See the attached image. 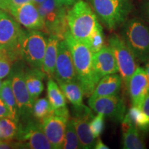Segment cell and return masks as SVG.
I'll list each match as a JSON object with an SVG mask.
<instances>
[{
    "mask_svg": "<svg viewBox=\"0 0 149 149\" xmlns=\"http://www.w3.org/2000/svg\"><path fill=\"white\" fill-rule=\"evenodd\" d=\"M64 40L71 53L78 83L84 95L90 97L97 84L93 70V53L86 44L75 40L68 29L64 33Z\"/></svg>",
    "mask_w": 149,
    "mask_h": 149,
    "instance_id": "1",
    "label": "cell"
},
{
    "mask_svg": "<svg viewBox=\"0 0 149 149\" xmlns=\"http://www.w3.org/2000/svg\"><path fill=\"white\" fill-rule=\"evenodd\" d=\"M66 17L72 36L88 46L93 32L100 24L92 7L84 0H78L67 11Z\"/></svg>",
    "mask_w": 149,
    "mask_h": 149,
    "instance_id": "2",
    "label": "cell"
},
{
    "mask_svg": "<svg viewBox=\"0 0 149 149\" xmlns=\"http://www.w3.org/2000/svg\"><path fill=\"white\" fill-rule=\"evenodd\" d=\"M90 2L98 19L110 30L122 25L133 8L131 0H90Z\"/></svg>",
    "mask_w": 149,
    "mask_h": 149,
    "instance_id": "3",
    "label": "cell"
},
{
    "mask_svg": "<svg viewBox=\"0 0 149 149\" xmlns=\"http://www.w3.org/2000/svg\"><path fill=\"white\" fill-rule=\"evenodd\" d=\"M122 38L141 62L149 61V27L137 18L126 20L122 24Z\"/></svg>",
    "mask_w": 149,
    "mask_h": 149,
    "instance_id": "4",
    "label": "cell"
},
{
    "mask_svg": "<svg viewBox=\"0 0 149 149\" xmlns=\"http://www.w3.org/2000/svg\"><path fill=\"white\" fill-rule=\"evenodd\" d=\"M46 45L47 38L42 31H25L20 42L19 55L31 67L42 70Z\"/></svg>",
    "mask_w": 149,
    "mask_h": 149,
    "instance_id": "5",
    "label": "cell"
},
{
    "mask_svg": "<svg viewBox=\"0 0 149 149\" xmlns=\"http://www.w3.org/2000/svg\"><path fill=\"white\" fill-rule=\"evenodd\" d=\"M37 7L44 22V31L63 40L68 29L66 7L58 4L55 0H46Z\"/></svg>",
    "mask_w": 149,
    "mask_h": 149,
    "instance_id": "6",
    "label": "cell"
},
{
    "mask_svg": "<svg viewBox=\"0 0 149 149\" xmlns=\"http://www.w3.org/2000/svg\"><path fill=\"white\" fill-rule=\"evenodd\" d=\"M24 31L19 24L8 13L0 10V51L13 59L19 55V48Z\"/></svg>",
    "mask_w": 149,
    "mask_h": 149,
    "instance_id": "7",
    "label": "cell"
},
{
    "mask_svg": "<svg viewBox=\"0 0 149 149\" xmlns=\"http://www.w3.org/2000/svg\"><path fill=\"white\" fill-rule=\"evenodd\" d=\"M109 47L114 54L118 72L126 86H128L130 78L137 68L135 57L123 40L122 37L113 34L109 38Z\"/></svg>",
    "mask_w": 149,
    "mask_h": 149,
    "instance_id": "8",
    "label": "cell"
},
{
    "mask_svg": "<svg viewBox=\"0 0 149 149\" xmlns=\"http://www.w3.org/2000/svg\"><path fill=\"white\" fill-rule=\"evenodd\" d=\"M18 125L15 146L30 149H51L52 146L44 133L40 123L29 119Z\"/></svg>",
    "mask_w": 149,
    "mask_h": 149,
    "instance_id": "9",
    "label": "cell"
},
{
    "mask_svg": "<svg viewBox=\"0 0 149 149\" xmlns=\"http://www.w3.org/2000/svg\"><path fill=\"white\" fill-rule=\"evenodd\" d=\"M9 77L15 97L19 121L28 120L32 115L34 102L30 95L26 84L24 69L21 66H15Z\"/></svg>",
    "mask_w": 149,
    "mask_h": 149,
    "instance_id": "10",
    "label": "cell"
},
{
    "mask_svg": "<svg viewBox=\"0 0 149 149\" xmlns=\"http://www.w3.org/2000/svg\"><path fill=\"white\" fill-rule=\"evenodd\" d=\"M88 102L93 111L116 122H122L126 115L125 102L117 94L89 99Z\"/></svg>",
    "mask_w": 149,
    "mask_h": 149,
    "instance_id": "11",
    "label": "cell"
},
{
    "mask_svg": "<svg viewBox=\"0 0 149 149\" xmlns=\"http://www.w3.org/2000/svg\"><path fill=\"white\" fill-rule=\"evenodd\" d=\"M54 77L57 81H77L71 53L64 39L58 44Z\"/></svg>",
    "mask_w": 149,
    "mask_h": 149,
    "instance_id": "12",
    "label": "cell"
},
{
    "mask_svg": "<svg viewBox=\"0 0 149 149\" xmlns=\"http://www.w3.org/2000/svg\"><path fill=\"white\" fill-rule=\"evenodd\" d=\"M68 119L59 115H51L41 120V127L52 148L60 149L62 147Z\"/></svg>",
    "mask_w": 149,
    "mask_h": 149,
    "instance_id": "13",
    "label": "cell"
},
{
    "mask_svg": "<svg viewBox=\"0 0 149 149\" xmlns=\"http://www.w3.org/2000/svg\"><path fill=\"white\" fill-rule=\"evenodd\" d=\"M20 25L28 30H44V22L37 7L32 2L23 4L8 13Z\"/></svg>",
    "mask_w": 149,
    "mask_h": 149,
    "instance_id": "14",
    "label": "cell"
},
{
    "mask_svg": "<svg viewBox=\"0 0 149 149\" xmlns=\"http://www.w3.org/2000/svg\"><path fill=\"white\" fill-rule=\"evenodd\" d=\"M92 65L95 77L97 82L107 74L118 72L114 54L109 46H104L100 51L93 53Z\"/></svg>",
    "mask_w": 149,
    "mask_h": 149,
    "instance_id": "15",
    "label": "cell"
},
{
    "mask_svg": "<svg viewBox=\"0 0 149 149\" xmlns=\"http://www.w3.org/2000/svg\"><path fill=\"white\" fill-rule=\"evenodd\" d=\"M127 88L132 106L140 107L145 97L149 93V80L146 70L142 67H137L130 78Z\"/></svg>",
    "mask_w": 149,
    "mask_h": 149,
    "instance_id": "16",
    "label": "cell"
},
{
    "mask_svg": "<svg viewBox=\"0 0 149 149\" xmlns=\"http://www.w3.org/2000/svg\"><path fill=\"white\" fill-rule=\"evenodd\" d=\"M122 146L124 149H144L146 144L139 135V130L126 113L122 121Z\"/></svg>",
    "mask_w": 149,
    "mask_h": 149,
    "instance_id": "17",
    "label": "cell"
},
{
    "mask_svg": "<svg viewBox=\"0 0 149 149\" xmlns=\"http://www.w3.org/2000/svg\"><path fill=\"white\" fill-rule=\"evenodd\" d=\"M47 97L54 111V115L69 118V113L66 107V101L64 93L58 84L49 78L47 82Z\"/></svg>",
    "mask_w": 149,
    "mask_h": 149,
    "instance_id": "18",
    "label": "cell"
},
{
    "mask_svg": "<svg viewBox=\"0 0 149 149\" xmlns=\"http://www.w3.org/2000/svg\"><path fill=\"white\" fill-rule=\"evenodd\" d=\"M122 84V78L117 73L107 74L99 80L89 99L118 94Z\"/></svg>",
    "mask_w": 149,
    "mask_h": 149,
    "instance_id": "19",
    "label": "cell"
},
{
    "mask_svg": "<svg viewBox=\"0 0 149 149\" xmlns=\"http://www.w3.org/2000/svg\"><path fill=\"white\" fill-rule=\"evenodd\" d=\"M46 74L42 70L32 68L24 69V78L26 87L31 98L35 102L44 91L43 79Z\"/></svg>",
    "mask_w": 149,
    "mask_h": 149,
    "instance_id": "20",
    "label": "cell"
},
{
    "mask_svg": "<svg viewBox=\"0 0 149 149\" xmlns=\"http://www.w3.org/2000/svg\"><path fill=\"white\" fill-rule=\"evenodd\" d=\"M91 119L89 117L77 116H74L72 118L81 148H94L96 139L93 137L89 126Z\"/></svg>",
    "mask_w": 149,
    "mask_h": 149,
    "instance_id": "21",
    "label": "cell"
},
{
    "mask_svg": "<svg viewBox=\"0 0 149 149\" xmlns=\"http://www.w3.org/2000/svg\"><path fill=\"white\" fill-rule=\"evenodd\" d=\"M60 39L53 35H49L47 38V45L44 59H43L42 70L46 75L54 76L55 63L57 56V48Z\"/></svg>",
    "mask_w": 149,
    "mask_h": 149,
    "instance_id": "22",
    "label": "cell"
},
{
    "mask_svg": "<svg viewBox=\"0 0 149 149\" xmlns=\"http://www.w3.org/2000/svg\"><path fill=\"white\" fill-rule=\"evenodd\" d=\"M59 88L64 93L65 97L72 104L74 109L83 105V97L84 95L81 86L77 81H57Z\"/></svg>",
    "mask_w": 149,
    "mask_h": 149,
    "instance_id": "23",
    "label": "cell"
},
{
    "mask_svg": "<svg viewBox=\"0 0 149 149\" xmlns=\"http://www.w3.org/2000/svg\"><path fill=\"white\" fill-rule=\"evenodd\" d=\"M0 97L3 100V103L6 106L10 115V119L18 123L19 122L17 107L10 77L6 79L2 82V86L0 89Z\"/></svg>",
    "mask_w": 149,
    "mask_h": 149,
    "instance_id": "24",
    "label": "cell"
},
{
    "mask_svg": "<svg viewBox=\"0 0 149 149\" xmlns=\"http://www.w3.org/2000/svg\"><path fill=\"white\" fill-rule=\"evenodd\" d=\"M63 149H78L81 148L79 139H78L75 128H74L72 119H68L67 122L64 142H63Z\"/></svg>",
    "mask_w": 149,
    "mask_h": 149,
    "instance_id": "25",
    "label": "cell"
},
{
    "mask_svg": "<svg viewBox=\"0 0 149 149\" xmlns=\"http://www.w3.org/2000/svg\"><path fill=\"white\" fill-rule=\"evenodd\" d=\"M18 129V123L9 117L0 118V134L1 139L10 141L15 138Z\"/></svg>",
    "mask_w": 149,
    "mask_h": 149,
    "instance_id": "26",
    "label": "cell"
},
{
    "mask_svg": "<svg viewBox=\"0 0 149 149\" xmlns=\"http://www.w3.org/2000/svg\"><path fill=\"white\" fill-rule=\"evenodd\" d=\"M32 115L36 120H42L45 117L54 115L51 104L46 98H37L33 104Z\"/></svg>",
    "mask_w": 149,
    "mask_h": 149,
    "instance_id": "27",
    "label": "cell"
},
{
    "mask_svg": "<svg viewBox=\"0 0 149 149\" xmlns=\"http://www.w3.org/2000/svg\"><path fill=\"white\" fill-rule=\"evenodd\" d=\"M127 114L138 130L141 131H149V120L138 107L132 106Z\"/></svg>",
    "mask_w": 149,
    "mask_h": 149,
    "instance_id": "28",
    "label": "cell"
},
{
    "mask_svg": "<svg viewBox=\"0 0 149 149\" xmlns=\"http://www.w3.org/2000/svg\"><path fill=\"white\" fill-rule=\"evenodd\" d=\"M104 46V35L103 28L101 24L98 26L93 32L90 40L88 44V46L91 48L93 53L100 51Z\"/></svg>",
    "mask_w": 149,
    "mask_h": 149,
    "instance_id": "29",
    "label": "cell"
},
{
    "mask_svg": "<svg viewBox=\"0 0 149 149\" xmlns=\"http://www.w3.org/2000/svg\"><path fill=\"white\" fill-rule=\"evenodd\" d=\"M104 115L99 114L93 116L89 121V126L95 138H98L102 133L104 128Z\"/></svg>",
    "mask_w": 149,
    "mask_h": 149,
    "instance_id": "30",
    "label": "cell"
},
{
    "mask_svg": "<svg viewBox=\"0 0 149 149\" xmlns=\"http://www.w3.org/2000/svg\"><path fill=\"white\" fill-rule=\"evenodd\" d=\"M13 61L8 54L3 51H0V79L6 77L10 74L12 68V61Z\"/></svg>",
    "mask_w": 149,
    "mask_h": 149,
    "instance_id": "31",
    "label": "cell"
},
{
    "mask_svg": "<svg viewBox=\"0 0 149 149\" xmlns=\"http://www.w3.org/2000/svg\"><path fill=\"white\" fill-rule=\"evenodd\" d=\"M29 2H32V0H1L0 8L9 13L13 9Z\"/></svg>",
    "mask_w": 149,
    "mask_h": 149,
    "instance_id": "32",
    "label": "cell"
},
{
    "mask_svg": "<svg viewBox=\"0 0 149 149\" xmlns=\"http://www.w3.org/2000/svg\"><path fill=\"white\" fill-rule=\"evenodd\" d=\"M143 111V113L146 115L149 120V93L145 97L144 101L141 104V107H139Z\"/></svg>",
    "mask_w": 149,
    "mask_h": 149,
    "instance_id": "33",
    "label": "cell"
},
{
    "mask_svg": "<svg viewBox=\"0 0 149 149\" xmlns=\"http://www.w3.org/2000/svg\"><path fill=\"white\" fill-rule=\"evenodd\" d=\"M1 117H9V118H10V115L6 106L5 105L3 100L0 97V118Z\"/></svg>",
    "mask_w": 149,
    "mask_h": 149,
    "instance_id": "34",
    "label": "cell"
},
{
    "mask_svg": "<svg viewBox=\"0 0 149 149\" xmlns=\"http://www.w3.org/2000/svg\"><path fill=\"white\" fill-rule=\"evenodd\" d=\"M58 4L64 7L72 6L74 3H76L78 0H55Z\"/></svg>",
    "mask_w": 149,
    "mask_h": 149,
    "instance_id": "35",
    "label": "cell"
},
{
    "mask_svg": "<svg viewBox=\"0 0 149 149\" xmlns=\"http://www.w3.org/2000/svg\"><path fill=\"white\" fill-rule=\"evenodd\" d=\"M94 148L109 149V147H108L105 144H104V142L102 141L101 139H98L97 140L95 141V146H94Z\"/></svg>",
    "mask_w": 149,
    "mask_h": 149,
    "instance_id": "36",
    "label": "cell"
},
{
    "mask_svg": "<svg viewBox=\"0 0 149 149\" xmlns=\"http://www.w3.org/2000/svg\"><path fill=\"white\" fill-rule=\"evenodd\" d=\"M46 0H32V3H34V4L36 6H38L42 4V3H44Z\"/></svg>",
    "mask_w": 149,
    "mask_h": 149,
    "instance_id": "37",
    "label": "cell"
},
{
    "mask_svg": "<svg viewBox=\"0 0 149 149\" xmlns=\"http://www.w3.org/2000/svg\"><path fill=\"white\" fill-rule=\"evenodd\" d=\"M145 13H146L147 19H148L149 21V1H148L146 3V6H145Z\"/></svg>",
    "mask_w": 149,
    "mask_h": 149,
    "instance_id": "38",
    "label": "cell"
},
{
    "mask_svg": "<svg viewBox=\"0 0 149 149\" xmlns=\"http://www.w3.org/2000/svg\"><path fill=\"white\" fill-rule=\"evenodd\" d=\"M145 70H146L147 76H148V80H149V61H147V64L146 65V67H145Z\"/></svg>",
    "mask_w": 149,
    "mask_h": 149,
    "instance_id": "39",
    "label": "cell"
},
{
    "mask_svg": "<svg viewBox=\"0 0 149 149\" xmlns=\"http://www.w3.org/2000/svg\"><path fill=\"white\" fill-rule=\"evenodd\" d=\"M1 86H2V81H1V79H0V89L1 88Z\"/></svg>",
    "mask_w": 149,
    "mask_h": 149,
    "instance_id": "40",
    "label": "cell"
},
{
    "mask_svg": "<svg viewBox=\"0 0 149 149\" xmlns=\"http://www.w3.org/2000/svg\"><path fill=\"white\" fill-rule=\"evenodd\" d=\"M0 139H1V134H0Z\"/></svg>",
    "mask_w": 149,
    "mask_h": 149,
    "instance_id": "41",
    "label": "cell"
},
{
    "mask_svg": "<svg viewBox=\"0 0 149 149\" xmlns=\"http://www.w3.org/2000/svg\"><path fill=\"white\" fill-rule=\"evenodd\" d=\"M0 10H1V8H0Z\"/></svg>",
    "mask_w": 149,
    "mask_h": 149,
    "instance_id": "42",
    "label": "cell"
},
{
    "mask_svg": "<svg viewBox=\"0 0 149 149\" xmlns=\"http://www.w3.org/2000/svg\"><path fill=\"white\" fill-rule=\"evenodd\" d=\"M0 140H1V139H0Z\"/></svg>",
    "mask_w": 149,
    "mask_h": 149,
    "instance_id": "43",
    "label": "cell"
},
{
    "mask_svg": "<svg viewBox=\"0 0 149 149\" xmlns=\"http://www.w3.org/2000/svg\"><path fill=\"white\" fill-rule=\"evenodd\" d=\"M0 1H1V0H0Z\"/></svg>",
    "mask_w": 149,
    "mask_h": 149,
    "instance_id": "44",
    "label": "cell"
}]
</instances>
